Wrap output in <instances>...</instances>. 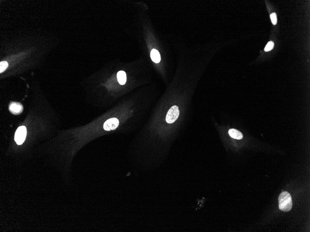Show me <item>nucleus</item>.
Listing matches in <instances>:
<instances>
[{"label": "nucleus", "mask_w": 310, "mask_h": 232, "mask_svg": "<svg viewBox=\"0 0 310 232\" xmlns=\"http://www.w3.org/2000/svg\"><path fill=\"white\" fill-rule=\"evenodd\" d=\"M270 17H271V20H272V22L273 24L276 25L277 23V15H276V14L273 13L270 15Z\"/></svg>", "instance_id": "nucleus-11"}, {"label": "nucleus", "mask_w": 310, "mask_h": 232, "mask_svg": "<svg viewBox=\"0 0 310 232\" xmlns=\"http://www.w3.org/2000/svg\"><path fill=\"white\" fill-rule=\"evenodd\" d=\"M274 43L273 42V41H269L268 44H267V45L265 47V51H270L272 50L274 47Z\"/></svg>", "instance_id": "nucleus-10"}, {"label": "nucleus", "mask_w": 310, "mask_h": 232, "mask_svg": "<svg viewBox=\"0 0 310 232\" xmlns=\"http://www.w3.org/2000/svg\"><path fill=\"white\" fill-rule=\"evenodd\" d=\"M118 125H119V121L118 119L116 118H112L108 119L105 122L103 127L105 131H109L115 129L117 128Z\"/></svg>", "instance_id": "nucleus-4"}, {"label": "nucleus", "mask_w": 310, "mask_h": 232, "mask_svg": "<svg viewBox=\"0 0 310 232\" xmlns=\"http://www.w3.org/2000/svg\"><path fill=\"white\" fill-rule=\"evenodd\" d=\"M27 135V129L24 126L18 128L14 136V140L18 145H20L25 140Z\"/></svg>", "instance_id": "nucleus-3"}, {"label": "nucleus", "mask_w": 310, "mask_h": 232, "mask_svg": "<svg viewBox=\"0 0 310 232\" xmlns=\"http://www.w3.org/2000/svg\"><path fill=\"white\" fill-rule=\"evenodd\" d=\"M229 135L232 138L237 140H242L243 138V135L239 131L235 129H230L228 131Z\"/></svg>", "instance_id": "nucleus-6"}, {"label": "nucleus", "mask_w": 310, "mask_h": 232, "mask_svg": "<svg viewBox=\"0 0 310 232\" xmlns=\"http://www.w3.org/2000/svg\"><path fill=\"white\" fill-rule=\"evenodd\" d=\"M8 67V63L6 61H2L0 63V73H3Z\"/></svg>", "instance_id": "nucleus-9"}, {"label": "nucleus", "mask_w": 310, "mask_h": 232, "mask_svg": "<svg viewBox=\"0 0 310 232\" xmlns=\"http://www.w3.org/2000/svg\"><path fill=\"white\" fill-rule=\"evenodd\" d=\"M9 110L12 113L14 114H20L23 110V107L19 103H12L9 106Z\"/></svg>", "instance_id": "nucleus-5"}, {"label": "nucleus", "mask_w": 310, "mask_h": 232, "mask_svg": "<svg viewBox=\"0 0 310 232\" xmlns=\"http://www.w3.org/2000/svg\"><path fill=\"white\" fill-rule=\"evenodd\" d=\"M151 58L153 61L156 63H158L161 60V56L158 51L156 49H153L151 51Z\"/></svg>", "instance_id": "nucleus-7"}, {"label": "nucleus", "mask_w": 310, "mask_h": 232, "mask_svg": "<svg viewBox=\"0 0 310 232\" xmlns=\"http://www.w3.org/2000/svg\"><path fill=\"white\" fill-rule=\"evenodd\" d=\"M279 208L283 212H289L293 207V202L291 195L287 191L280 194L279 197Z\"/></svg>", "instance_id": "nucleus-1"}, {"label": "nucleus", "mask_w": 310, "mask_h": 232, "mask_svg": "<svg viewBox=\"0 0 310 232\" xmlns=\"http://www.w3.org/2000/svg\"><path fill=\"white\" fill-rule=\"evenodd\" d=\"M117 80L119 84L124 85L126 83V75L124 71H119L117 74Z\"/></svg>", "instance_id": "nucleus-8"}, {"label": "nucleus", "mask_w": 310, "mask_h": 232, "mask_svg": "<svg viewBox=\"0 0 310 232\" xmlns=\"http://www.w3.org/2000/svg\"><path fill=\"white\" fill-rule=\"evenodd\" d=\"M180 112L179 108L177 106H173L169 110L167 113L166 121L168 123H174L179 117Z\"/></svg>", "instance_id": "nucleus-2"}]
</instances>
